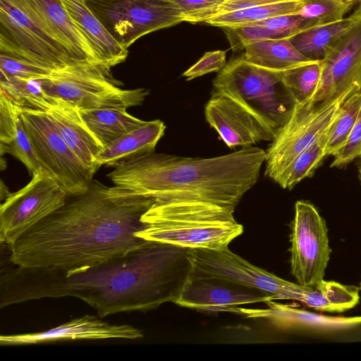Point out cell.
<instances>
[{"instance_id": "obj_9", "label": "cell", "mask_w": 361, "mask_h": 361, "mask_svg": "<svg viewBox=\"0 0 361 361\" xmlns=\"http://www.w3.org/2000/svg\"><path fill=\"white\" fill-rule=\"evenodd\" d=\"M0 53L52 71L79 64L25 13L17 0H0Z\"/></svg>"}, {"instance_id": "obj_33", "label": "cell", "mask_w": 361, "mask_h": 361, "mask_svg": "<svg viewBox=\"0 0 361 361\" xmlns=\"http://www.w3.org/2000/svg\"><path fill=\"white\" fill-rule=\"evenodd\" d=\"M0 72L1 77L6 78L30 80L43 78L53 71L21 58L0 53Z\"/></svg>"}, {"instance_id": "obj_23", "label": "cell", "mask_w": 361, "mask_h": 361, "mask_svg": "<svg viewBox=\"0 0 361 361\" xmlns=\"http://www.w3.org/2000/svg\"><path fill=\"white\" fill-rule=\"evenodd\" d=\"M244 58L257 66L283 72L311 63L291 43L289 38L270 39L254 42L244 49Z\"/></svg>"}, {"instance_id": "obj_1", "label": "cell", "mask_w": 361, "mask_h": 361, "mask_svg": "<svg viewBox=\"0 0 361 361\" xmlns=\"http://www.w3.org/2000/svg\"><path fill=\"white\" fill-rule=\"evenodd\" d=\"M190 251L147 240L123 256L75 270L12 263L1 271L0 307L74 297L95 309L100 317L153 310L180 297L192 271Z\"/></svg>"}, {"instance_id": "obj_6", "label": "cell", "mask_w": 361, "mask_h": 361, "mask_svg": "<svg viewBox=\"0 0 361 361\" xmlns=\"http://www.w3.org/2000/svg\"><path fill=\"white\" fill-rule=\"evenodd\" d=\"M108 68L100 63L75 64L41 78L42 91L79 111L121 109L142 105L149 90L123 89Z\"/></svg>"}, {"instance_id": "obj_38", "label": "cell", "mask_w": 361, "mask_h": 361, "mask_svg": "<svg viewBox=\"0 0 361 361\" xmlns=\"http://www.w3.org/2000/svg\"><path fill=\"white\" fill-rule=\"evenodd\" d=\"M271 30L281 32L288 38L302 30L312 27L305 18L298 15H282L267 18L254 23Z\"/></svg>"}, {"instance_id": "obj_26", "label": "cell", "mask_w": 361, "mask_h": 361, "mask_svg": "<svg viewBox=\"0 0 361 361\" xmlns=\"http://www.w3.org/2000/svg\"><path fill=\"white\" fill-rule=\"evenodd\" d=\"M79 111L89 130L104 147L145 122L121 109Z\"/></svg>"}, {"instance_id": "obj_17", "label": "cell", "mask_w": 361, "mask_h": 361, "mask_svg": "<svg viewBox=\"0 0 361 361\" xmlns=\"http://www.w3.org/2000/svg\"><path fill=\"white\" fill-rule=\"evenodd\" d=\"M262 308L239 307L235 313L247 318L262 319L283 330H299L319 334L343 332L361 326V316H328L281 304L274 300Z\"/></svg>"}, {"instance_id": "obj_18", "label": "cell", "mask_w": 361, "mask_h": 361, "mask_svg": "<svg viewBox=\"0 0 361 361\" xmlns=\"http://www.w3.org/2000/svg\"><path fill=\"white\" fill-rule=\"evenodd\" d=\"M142 337V331L131 325L110 324L94 316L85 315L44 331L2 335L0 336V344L11 346L66 340H135Z\"/></svg>"}, {"instance_id": "obj_34", "label": "cell", "mask_w": 361, "mask_h": 361, "mask_svg": "<svg viewBox=\"0 0 361 361\" xmlns=\"http://www.w3.org/2000/svg\"><path fill=\"white\" fill-rule=\"evenodd\" d=\"M4 153L10 154L20 161L31 175L41 169L20 116L14 139L7 145H1V155Z\"/></svg>"}, {"instance_id": "obj_16", "label": "cell", "mask_w": 361, "mask_h": 361, "mask_svg": "<svg viewBox=\"0 0 361 361\" xmlns=\"http://www.w3.org/2000/svg\"><path fill=\"white\" fill-rule=\"evenodd\" d=\"M25 13L59 42L77 63H99L61 0H17Z\"/></svg>"}, {"instance_id": "obj_30", "label": "cell", "mask_w": 361, "mask_h": 361, "mask_svg": "<svg viewBox=\"0 0 361 361\" xmlns=\"http://www.w3.org/2000/svg\"><path fill=\"white\" fill-rule=\"evenodd\" d=\"M321 68V61H314L283 72L282 82L295 103L312 97L319 82Z\"/></svg>"}, {"instance_id": "obj_11", "label": "cell", "mask_w": 361, "mask_h": 361, "mask_svg": "<svg viewBox=\"0 0 361 361\" xmlns=\"http://www.w3.org/2000/svg\"><path fill=\"white\" fill-rule=\"evenodd\" d=\"M20 190L8 193L0 207V241L13 244L24 233L61 207L68 195L43 169Z\"/></svg>"}, {"instance_id": "obj_24", "label": "cell", "mask_w": 361, "mask_h": 361, "mask_svg": "<svg viewBox=\"0 0 361 361\" xmlns=\"http://www.w3.org/2000/svg\"><path fill=\"white\" fill-rule=\"evenodd\" d=\"M359 13H353L342 20L312 27L289 37L293 45L312 61H322L329 49L357 21Z\"/></svg>"}, {"instance_id": "obj_40", "label": "cell", "mask_w": 361, "mask_h": 361, "mask_svg": "<svg viewBox=\"0 0 361 361\" xmlns=\"http://www.w3.org/2000/svg\"><path fill=\"white\" fill-rule=\"evenodd\" d=\"M226 0H171L184 18L203 10L218 6Z\"/></svg>"}, {"instance_id": "obj_2", "label": "cell", "mask_w": 361, "mask_h": 361, "mask_svg": "<svg viewBox=\"0 0 361 361\" xmlns=\"http://www.w3.org/2000/svg\"><path fill=\"white\" fill-rule=\"evenodd\" d=\"M153 202L92 179L85 192L68 195L61 207L5 245L8 260L18 266L71 271L123 256L147 241L137 233L145 228L142 216Z\"/></svg>"}, {"instance_id": "obj_15", "label": "cell", "mask_w": 361, "mask_h": 361, "mask_svg": "<svg viewBox=\"0 0 361 361\" xmlns=\"http://www.w3.org/2000/svg\"><path fill=\"white\" fill-rule=\"evenodd\" d=\"M321 65L318 86L309 99L313 104L330 99L353 87L361 90V13L329 49Z\"/></svg>"}, {"instance_id": "obj_37", "label": "cell", "mask_w": 361, "mask_h": 361, "mask_svg": "<svg viewBox=\"0 0 361 361\" xmlns=\"http://www.w3.org/2000/svg\"><path fill=\"white\" fill-rule=\"evenodd\" d=\"M334 156L331 167H341L361 156V108L346 142Z\"/></svg>"}, {"instance_id": "obj_5", "label": "cell", "mask_w": 361, "mask_h": 361, "mask_svg": "<svg viewBox=\"0 0 361 361\" xmlns=\"http://www.w3.org/2000/svg\"><path fill=\"white\" fill-rule=\"evenodd\" d=\"M282 76L283 72L257 66L241 56L231 60L219 73L213 80V92L252 114L274 139L295 104Z\"/></svg>"}, {"instance_id": "obj_39", "label": "cell", "mask_w": 361, "mask_h": 361, "mask_svg": "<svg viewBox=\"0 0 361 361\" xmlns=\"http://www.w3.org/2000/svg\"><path fill=\"white\" fill-rule=\"evenodd\" d=\"M226 65V51L206 52L200 59L183 73L186 80H191L212 72H220Z\"/></svg>"}, {"instance_id": "obj_28", "label": "cell", "mask_w": 361, "mask_h": 361, "mask_svg": "<svg viewBox=\"0 0 361 361\" xmlns=\"http://www.w3.org/2000/svg\"><path fill=\"white\" fill-rule=\"evenodd\" d=\"M327 131L295 157L274 181L284 189H292L302 180L311 176L326 156Z\"/></svg>"}, {"instance_id": "obj_35", "label": "cell", "mask_w": 361, "mask_h": 361, "mask_svg": "<svg viewBox=\"0 0 361 361\" xmlns=\"http://www.w3.org/2000/svg\"><path fill=\"white\" fill-rule=\"evenodd\" d=\"M283 1L288 0H226L218 6L188 16L184 18L183 21L191 23H204L214 16Z\"/></svg>"}, {"instance_id": "obj_22", "label": "cell", "mask_w": 361, "mask_h": 361, "mask_svg": "<svg viewBox=\"0 0 361 361\" xmlns=\"http://www.w3.org/2000/svg\"><path fill=\"white\" fill-rule=\"evenodd\" d=\"M165 129L166 126L161 120L145 121L105 146L97 157V166L113 167L125 159L154 152Z\"/></svg>"}, {"instance_id": "obj_10", "label": "cell", "mask_w": 361, "mask_h": 361, "mask_svg": "<svg viewBox=\"0 0 361 361\" xmlns=\"http://www.w3.org/2000/svg\"><path fill=\"white\" fill-rule=\"evenodd\" d=\"M114 38L128 49L154 31L183 22L171 0H85Z\"/></svg>"}, {"instance_id": "obj_25", "label": "cell", "mask_w": 361, "mask_h": 361, "mask_svg": "<svg viewBox=\"0 0 361 361\" xmlns=\"http://www.w3.org/2000/svg\"><path fill=\"white\" fill-rule=\"evenodd\" d=\"M359 287L323 279L314 288H306L301 303L317 311L342 313L359 303Z\"/></svg>"}, {"instance_id": "obj_41", "label": "cell", "mask_w": 361, "mask_h": 361, "mask_svg": "<svg viewBox=\"0 0 361 361\" xmlns=\"http://www.w3.org/2000/svg\"><path fill=\"white\" fill-rule=\"evenodd\" d=\"M343 2L353 4L354 6H356V10L355 13H361V0H341Z\"/></svg>"}, {"instance_id": "obj_3", "label": "cell", "mask_w": 361, "mask_h": 361, "mask_svg": "<svg viewBox=\"0 0 361 361\" xmlns=\"http://www.w3.org/2000/svg\"><path fill=\"white\" fill-rule=\"evenodd\" d=\"M265 158V150L251 146L210 158L153 152L120 161L107 177L114 185L155 202L206 204L235 210L257 183Z\"/></svg>"}, {"instance_id": "obj_31", "label": "cell", "mask_w": 361, "mask_h": 361, "mask_svg": "<svg viewBox=\"0 0 361 361\" xmlns=\"http://www.w3.org/2000/svg\"><path fill=\"white\" fill-rule=\"evenodd\" d=\"M354 6L341 0H301L299 8L293 14L309 21L312 27L339 21Z\"/></svg>"}, {"instance_id": "obj_12", "label": "cell", "mask_w": 361, "mask_h": 361, "mask_svg": "<svg viewBox=\"0 0 361 361\" xmlns=\"http://www.w3.org/2000/svg\"><path fill=\"white\" fill-rule=\"evenodd\" d=\"M290 229L291 274L298 283L314 288L324 279L331 252L326 221L312 203L299 200Z\"/></svg>"}, {"instance_id": "obj_14", "label": "cell", "mask_w": 361, "mask_h": 361, "mask_svg": "<svg viewBox=\"0 0 361 361\" xmlns=\"http://www.w3.org/2000/svg\"><path fill=\"white\" fill-rule=\"evenodd\" d=\"M275 300L272 294L228 279L190 275L174 303L203 312H234L243 305Z\"/></svg>"}, {"instance_id": "obj_27", "label": "cell", "mask_w": 361, "mask_h": 361, "mask_svg": "<svg viewBox=\"0 0 361 361\" xmlns=\"http://www.w3.org/2000/svg\"><path fill=\"white\" fill-rule=\"evenodd\" d=\"M300 3L301 0H288L255 6L212 17L204 23L220 27L248 25L278 16L293 14Z\"/></svg>"}, {"instance_id": "obj_29", "label": "cell", "mask_w": 361, "mask_h": 361, "mask_svg": "<svg viewBox=\"0 0 361 361\" xmlns=\"http://www.w3.org/2000/svg\"><path fill=\"white\" fill-rule=\"evenodd\" d=\"M360 108L361 91L357 90L342 104L327 131L326 156L334 155L343 147L356 121Z\"/></svg>"}, {"instance_id": "obj_7", "label": "cell", "mask_w": 361, "mask_h": 361, "mask_svg": "<svg viewBox=\"0 0 361 361\" xmlns=\"http://www.w3.org/2000/svg\"><path fill=\"white\" fill-rule=\"evenodd\" d=\"M357 90L353 87L317 104L310 99L295 102L288 121L266 150L264 175L274 180L295 157L329 130L342 104Z\"/></svg>"}, {"instance_id": "obj_36", "label": "cell", "mask_w": 361, "mask_h": 361, "mask_svg": "<svg viewBox=\"0 0 361 361\" xmlns=\"http://www.w3.org/2000/svg\"><path fill=\"white\" fill-rule=\"evenodd\" d=\"M20 109L6 96L0 93V140L7 145L16 136Z\"/></svg>"}, {"instance_id": "obj_13", "label": "cell", "mask_w": 361, "mask_h": 361, "mask_svg": "<svg viewBox=\"0 0 361 361\" xmlns=\"http://www.w3.org/2000/svg\"><path fill=\"white\" fill-rule=\"evenodd\" d=\"M193 276H214L228 279L274 295L276 300L301 302L307 286L293 283L262 269L231 252L190 249Z\"/></svg>"}, {"instance_id": "obj_4", "label": "cell", "mask_w": 361, "mask_h": 361, "mask_svg": "<svg viewBox=\"0 0 361 361\" xmlns=\"http://www.w3.org/2000/svg\"><path fill=\"white\" fill-rule=\"evenodd\" d=\"M235 210L206 204L154 202L142 216L144 240L188 249L221 250L243 231Z\"/></svg>"}, {"instance_id": "obj_19", "label": "cell", "mask_w": 361, "mask_h": 361, "mask_svg": "<svg viewBox=\"0 0 361 361\" xmlns=\"http://www.w3.org/2000/svg\"><path fill=\"white\" fill-rule=\"evenodd\" d=\"M212 93L205 106V118L228 147H247L260 141L274 140L252 114L228 98Z\"/></svg>"}, {"instance_id": "obj_8", "label": "cell", "mask_w": 361, "mask_h": 361, "mask_svg": "<svg viewBox=\"0 0 361 361\" xmlns=\"http://www.w3.org/2000/svg\"><path fill=\"white\" fill-rule=\"evenodd\" d=\"M20 118L40 168L68 195L85 192L94 173L66 143L49 116L42 111L20 109Z\"/></svg>"}, {"instance_id": "obj_32", "label": "cell", "mask_w": 361, "mask_h": 361, "mask_svg": "<svg viewBox=\"0 0 361 361\" xmlns=\"http://www.w3.org/2000/svg\"><path fill=\"white\" fill-rule=\"evenodd\" d=\"M222 28L233 51H243L247 45L262 40L288 38L281 32L255 24Z\"/></svg>"}, {"instance_id": "obj_20", "label": "cell", "mask_w": 361, "mask_h": 361, "mask_svg": "<svg viewBox=\"0 0 361 361\" xmlns=\"http://www.w3.org/2000/svg\"><path fill=\"white\" fill-rule=\"evenodd\" d=\"M47 96L43 111L82 163L95 173L99 169L96 159L104 147L89 130L78 109L61 99Z\"/></svg>"}, {"instance_id": "obj_42", "label": "cell", "mask_w": 361, "mask_h": 361, "mask_svg": "<svg viewBox=\"0 0 361 361\" xmlns=\"http://www.w3.org/2000/svg\"><path fill=\"white\" fill-rule=\"evenodd\" d=\"M358 172H359V178H360V180L361 181V164H360V165L359 166Z\"/></svg>"}, {"instance_id": "obj_21", "label": "cell", "mask_w": 361, "mask_h": 361, "mask_svg": "<svg viewBox=\"0 0 361 361\" xmlns=\"http://www.w3.org/2000/svg\"><path fill=\"white\" fill-rule=\"evenodd\" d=\"M75 24L91 46L99 63L111 68L124 62L128 49L110 34L85 0H61Z\"/></svg>"}]
</instances>
